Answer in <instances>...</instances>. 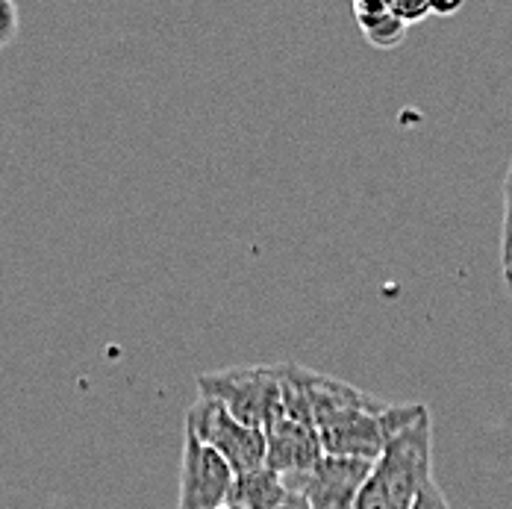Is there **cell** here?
<instances>
[{
	"instance_id": "6da1fadb",
	"label": "cell",
	"mask_w": 512,
	"mask_h": 509,
	"mask_svg": "<svg viewBox=\"0 0 512 509\" xmlns=\"http://www.w3.org/2000/svg\"><path fill=\"white\" fill-rule=\"evenodd\" d=\"M307 398L312 424L321 439L324 457L374 459L386 448L389 436L410 424L424 404H383L357 386L309 371Z\"/></svg>"
},
{
	"instance_id": "7a4b0ae2",
	"label": "cell",
	"mask_w": 512,
	"mask_h": 509,
	"mask_svg": "<svg viewBox=\"0 0 512 509\" xmlns=\"http://www.w3.org/2000/svg\"><path fill=\"white\" fill-rule=\"evenodd\" d=\"M433 424L427 407L389 436L371 474L362 483L354 509H415L418 495L433 480Z\"/></svg>"
},
{
	"instance_id": "3957f363",
	"label": "cell",
	"mask_w": 512,
	"mask_h": 509,
	"mask_svg": "<svg viewBox=\"0 0 512 509\" xmlns=\"http://www.w3.org/2000/svg\"><path fill=\"white\" fill-rule=\"evenodd\" d=\"M198 398H212L242 424L265 430L283 409L280 365H248L201 374Z\"/></svg>"
},
{
	"instance_id": "277c9868",
	"label": "cell",
	"mask_w": 512,
	"mask_h": 509,
	"mask_svg": "<svg viewBox=\"0 0 512 509\" xmlns=\"http://www.w3.org/2000/svg\"><path fill=\"white\" fill-rule=\"evenodd\" d=\"M186 430L224 459L233 474H248L265 465V430L233 418L212 398H198L186 412Z\"/></svg>"
},
{
	"instance_id": "5b68a950",
	"label": "cell",
	"mask_w": 512,
	"mask_h": 509,
	"mask_svg": "<svg viewBox=\"0 0 512 509\" xmlns=\"http://www.w3.org/2000/svg\"><path fill=\"white\" fill-rule=\"evenodd\" d=\"M324 459L315 424L277 415L265 427V468L280 474L292 492H301L304 480Z\"/></svg>"
},
{
	"instance_id": "8992f818",
	"label": "cell",
	"mask_w": 512,
	"mask_h": 509,
	"mask_svg": "<svg viewBox=\"0 0 512 509\" xmlns=\"http://www.w3.org/2000/svg\"><path fill=\"white\" fill-rule=\"evenodd\" d=\"M233 480H236L233 468L186 430L183 433V459H180L177 509H221L230 498Z\"/></svg>"
},
{
	"instance_id": "52a82bcc",
	"label": "cell",
	"mask_w": 512,
	"mask_h": 509,
	"mask_svg": "<svg viewBox=\"0 0 512 509\" xmlns=\"http://www.w3.org/2000/svg\"><path fill=\"white\" fill-rule=\"evenodd\" d=\"M371 474L368 459L324 457L301 486L309 509H354L359 489Z\"/></svg>"
},
{
	"instance_id": "ba28073f",
	"label": "cell",
	"mask_w": 512,
	"mask_h": 509,
	"mask_svg": "<svg viewBox=\"0 0 512 509\" xmlns=\"http://www.w3.org/2000/svg\"><path fill=\"white\" fill-rule=\"evenodd\" d=\"M289 495L292 489L286 486V480L262 465L248 474H236L227 504L245 509H280L289 501Z\"/></svg>"
},
{
	"instance_id": "9c48e42d",
	"label": "cell",
	"mask_w": 512,
	"mask_h": 509,
	"mask_svg": "<svg viewBox=\"0 0 512 509\" xmlns=\"http://www.w3.org/2000/svg\"><path fill=\"white\" fill-rule=\"evenodd\" d=\"M354 18H357L359 30H362V36L374 45V48H380V51H389V48H398L404 39H407V24H401L395 15H392V9H389V3L386 0H354Z\"/></svg>"
},
{
	"instance_id": "30bf717a",
	"label": "cell",
	"mask_w": 512,
	"mask_h": 509,
	"mask_svg": "<svg viewBox=\"0 0 512 509\" xmlns=\"http://www.w3.org/2000/svg\"><path fill=\"white\" fill-rule=\"evenodd\" d=\"M392 15L401 21V24H424L427 18H433V0H386Z\"/></svg>"
},
{
	"instance_id": "8fae6325",
	"label": "cell",
	"mask_w": 512,
	"mask_h": 509,
	"mask_svg": "<svg viewBox=\"0 0 512 509\" xmlns=\"http://www.w3.org/2000/svg\"><path fill=\"white\" fill-rule=\"evenodd\" d=\"M18 30H21L18 6L12 0H0V51L18 39Z\"/></svg>"
},
{
	"instance_id": "7c38bea8",
	"label": "cell",
	"mask_w": 512,
	"mask_h": 509,
	"mask_svg": "<svg viewBox=\"0 0 512 509\" xmlns=\"http://www.w3.org/2000/svg\"><path fill=\"white\" fill-rule=\"evenodd\" d=\"M507 248H512V159L507 183H504V227H501V251Z\"/></svg>"
},
{
	"instance_id": "4fadbf2b",
	"label": "cell",
	"mask_w": 512,
	"mask_h": 509,
	"mask_svg": "<svg viewBox=\"0 0 512 509\" xmlns=\"http://www.w3.org/2000/svg\"><path fill=\"white\" fill-rule=\"evenodd\" d=\"M415 509H451V504H448V498L442 495V489L436 486V480H430V483L424 486V492L418 495Z\"/></svg>"
},
{
	"instance_id": "5bb4252c",
	"label": "cell",
	"mask_w": 512,
	"mask_h": 509,
	"mask_svg": "<svg viewBox=\"0 0 512 509\" xmlns=\"http://www.w3.org/2000/svg\"><path fill=\"white\" fill-rule=\"evenodd\" d=\"M462 9V0H454V3H433V15H457Z\"/></svg>"
},
{
	"instance_id": "9a60e30c",
	"label": "cell",
	"mask_w": 512,
	"mask_h": 509,
	"mask_svg": "<svg viewBox=\"0 0 512 509\" xmlns=\"http://www.w3.org/2000/svg\"><path fill=\"white\" fill-rule=\"evenodd\" d=\"M504 254V283H507V292L512 295V248L501 251Z\"/></svg>"
},
{
	"instance_id": "2e32d148",
	"label": "cell",
	"mask_w": 512,
	"mask_h": 509,
	"mask_svg": "<svg viewBox=\"0 0 512 509\" xmlns=\"http://www.w3.org/2000/svg\"><path fill=\"white\" fill-rule=\"evenodd\" d=\"M280 509H309V504L301 492H292V495H289V501H286Z\"/></svg>"
},
{
	"instance_id": "e0dca14e",
	"label": "cell",
	"mask_w": 512,
	"mask_h": 509,
	"mask_svg": "<svg viewBox=\"0 0 512 509\" xmlns=\"http://www.w3.org/2000/svg\"><path fill=\"white\" fill-rule=\"evenodd\" d=\"M221 509H245V507H236V504H224Z\"/></svg>"
}]
</instances>
